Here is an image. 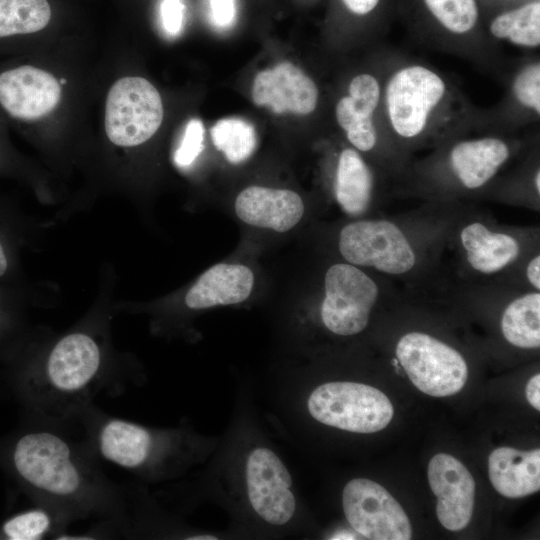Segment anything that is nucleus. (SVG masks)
<instances>
[{
	"instance_id": "nucleus-30",
	"label": "nucleus",
	"mask_w": 540,
	"mask_h": 540,
	"mask_svg": "<svg viewBox=\"0 0 540 540\" xmlns=\"http://www.w3.org/2000/svg\"><path fill=\"white\" fill-rule=\"evenodd\" d=\"M349 11L357 15L370 13L380 0H342Z\"/></svg>"
},
{
	"instance_id": "nucleus-11",
	"label": "nucleus",
	"mask_w": 540,
	"mask_h": 540,
	"mask_svg": "<svg viewBox=\"0 0 540 540\" xmlns=\"http://www.w3.org/2000/svg\"><path fill=\"white\" fill-rule=\"evenodd\" d=\"M61 99V85L51 73L24 64L0 71V108L11 119L31 122L51 113Z\"/></svg>"
},
{
	"instance_id": "nucleus-15",
	"label": "nucleus",
	"mask_w": 540,
	"mask_h": 540,
	"mask_svg": "<svg viewBox=\"0 0 540 540\" xmlns=\"http://www.w3.org/2000/svg\"><path fill=\"white\" fill-rule=\"evenodd\" d=\"M378 80L371 74L355 76L335 109L336 120L346 132L349 142L359 151L372 150L377 143L373 114L380 101Z\"/></svg>"
},
{
	"instance_id": "nucleus-18",
	"label": "nucleus",
	"mask_w": 540,
	"mask_h": 540,
	"mask_svg": "<svg viewBox=\"0 0 540 540\" xmlns=\"http://www.w3.org/2000/svg\"><path fill=\"white\" fill-rule=\"evenodd\" d=\"M508 145L485 137L457 143L450 152L451 167L463 186L477 189L488 183L507 161Z\"/></svg>"
},
{
	"instance_id": "nucleus-4",
	"label": "nucleus",
	"mask_w": 540,
	"mask_h": 540,
	"mask_svg": "<svg viewBox=\"0 0 540 540\" xmlns=\"http://www.w3.org/2000/svg\"><path fill=\"white\" fill-rule=\"evenodd\" d=\"M164 109L158 90L139 76L120 78L110 88L105 106L108 139L121 147L149 140L160 128Z\"/></svg>"
},
{
	"instance_id": "nucleus-6",
	"label": "nucleus",
	"mask_w": 540,
	"mask_h": 540,
	"mask_svg": "<svg viewBox=\"0 0 540 540\" xmlns=\"http://www.w3.org/2000/svg\"><path fill=\"white\" fill-rule=\"evenodd\" d=\"M396 356L411 382L434 397L451 396L465 385L468 376L463 356L437 338L410 332L400 338Z\"/></svg>"
},
{
	"instance_id": "nucleus-12",
	"label": "nucleus",
	"mask_w": 540,
	"mask_h": 540,
	"mask_svg": "<svg viewBox=\"0 0 540 540\" xmlns=\"http://www.w3.org/2000/svg\"><path fill=\"white\" fill-rule=\"evenodd\" d=\"M428 481L437 497L440 523L451 531L464 529L474 507L475 482L469 470L454 456L439 453L429 462Z\"/></svg>"
},
{
	"instance_id": "nucleus-27",
	"label": "nucleus",
	"mask_w": 540,
	"mask_h": 540,
	"mask_svg": "<svg viewBox=\"0 0 540 540\" xmlns=\"http://www.w3.org/2000/svg\"><path fill=\"white\" fill-rule=\"evenodd\" d=\"M204 134V126L199 119L187 123L181 144L174 155L178 166H188L200 155L204 148Z\"/></svg>"
},
{
	"instance_id": "nucleus-26",
	"label": "nucleus",
	"mask_w": 540,
	"mask_h": 540,
	"mask_svg": "<svg viewBox=\"0 0 540 540\" xmlns=\"http://www.w3.org/2000/svg\"><path fill=\"white\" fill-rule=\"evenodd\" d=\"M512 92L524 107L540 114V64L534 62L524 67L514 78Z\"/></svg>"
},
{
	"instance_id": "nucleus-13",
	"label": "nucleus",
	"mask_w": 540,
	"mask_h": 540,
	"mask_svg": "<svg viewBox=\"0 0 540 540\" xmlns=\"http://www.w3.org/2000/svg\"><path fill=\"white\" fill-rule=\"evenodd\" d=\"M251 95L257 106L268 107L277 114H310L318 102V88L314 81L290 62H282L257 73Z\"/></svg>"
},
{
	"instance_id": "nucleus-34",
	"label": "nucleus",
	"mask_w": 540,
	"mask_h": 540,
	"mask_svg": "<svg viewBox=\"0 0 540 540\" xmlns=\"http://www.w3.org/2000/svg\"><path fill=\"white\" fill-rule=\"evenodd\" d=\"M534 185L538 193H540V172L537 170L534 178Z\"/></svg>"
},
{
	"instance_id": "nucleus-32",
	"label": "nucleus",
	"mask_w": 540,
	"mask_h": 540,
	"mask_svg": "<svg viewBox=\"0 0 540 540\" xmlns=\"http://www.w3.org/2000/svg\"><path fill=\"white\" fill-rule=\"evenodd\" d=\"M526 276L529 283L537 290L540 289V256L530 260L526 268Z\"/></svg>"
},
{
	"instance_id": "nucleus-9",
	"label": "nucleus",
	"mask_w": 540,
	"mask_h": 540,
	"mask_svg": "<svg viewBox=\"0 0 540 540\" xmlns=\"http://www.w3.org/2000/svg\"><path fill=\"white\" fill-rule=\"evenodd\" d=\"M342 505L351 527L371 540H409L408 516L396 499L370 479L350 480L343 489Z\"/></svg>"
},
{
	"instance_id": "nucleus-31",
	"label": "nucleus",
	"mask_w": 540,
	"mask_h": 540,
	"mask_svg": "<svg viewBox=\"0 0 540 540\" xmlns=\"http://www.w3.org/2000/svg\"><path fill=\"white\" fill-rule=\"evenodd\" d=\"M526 398L530 405L540 410V375L536 374L530 378L526 385Z\"/></svg>"
},
{
	"instance_id": "nucleus-10",
	"label": "nucleus",
	"mask_w": 540,
	"mask_h": 540,
	"mask_svg": "<svg viewBox=\"0 0 540 540\" xmlns=\"http://www.w3.org/2000/svg\"><path fill=\"white\" fill-rule=\"evenodd\" d=\"M246 484L252 509L265 522L282 526L294 516L296 502L291 475L270 449H253L246 462Z\"/></svg>"
},
{
	"instance_id": "nucleus-29",
	"label": "nucleus",
	"mask_w": 540,
	"mask_h": 540,
	"mask_svg": "<svg viewBox=\"0 0 540 540\" xmlns=\"http://www.w3.org/2000/svg\"><path fill=\"white\" fill-rule=\"evenodd\" d=\"M210 11L217 27H228L235 19V0H210Z\"/></svg>"
},
{
	"instance_id": "nucleus-22",
	"label": "nucleus",
	"mask_w": 540,
	"mask_h": 540,
	"mask_svg": "<svg viewBox=\"0 0 540 540\" xmlns=\"http://www.w3.org/2000/svg\"><path fill=\"white\" fill-rule=\"evenodd\" d=\"M491 34L514 45L536 48L540 45V3H527L498 15L490 24Z\"/></svg>"
},
{
	"instance_id": "nucleus-23",
	"label": "nucleus",
	"mask_w": 540,
	"mask_h": 540,
	"mask_svg": "<svg viewBox=\"0 0 540 540\" xmlns=\"http://www.w3.org/2000/svg\"><path fill=\"white\" fill-rule=\"evenodd\" d=\"M67 524L56 511L41 504L6 520L2 532L10 540H40L58 536L64 532Z\"/></svg>"
},
{
	"instance_id": "nucleus-25",
	"label": "nucleus",
	"mask_w": 540,
	"mask_h": 540,
	"mask_svg": "<svg viewBox=\"0 0 540 540\" xmlns=\"http://www.w3.org/2000/svg\"><path fill=\"white\" fill-rule=\"evenodd\" d=\"M427 8L448 31L465 34L471 31L479 17L476 0H424Z\"/></svg>"
},
{
	"instance_id": "nucleus-8",
	"label": "nucleus",
	"mask_w": 540,
	"mask_h": 540,
	"mask_svg": "<svg viewBox=\"0 0 540 540\" xmlns=\"http://www.w3.org/2000/svg\"><path fill=\"white\" fill-rule=\"evenodd\" d=\"M324 289L321 319L325 327L341 336L362 332L378 298L375 281L352 264L337 263L326 271Z\"/></svg>"
},
{
	"instance_id": "nucleus-5",
	"label": "nucleus",
	"mask_w": 540,
	"mask_h": 540,
	"mask_svg": "<svg viewBox=\"0 0 540 540\" xmlns=\"http://www.w3.org/2000/svg\"><path fill=\"white\" fill-rule=\"evenodd\" d=\"M446 90L442 77L425 66L397 70L385 88L387 117L394 132L404 139L422 134Z\"/></svg>"
},
{
	"instance_id": "nucleus-17",
	"label": "nucleus",
	"mask_w": 540,
	"mask_h": 540,
	"mask_svg": "<svg viewBox=\"0 0 540 540\" xmlns=\"http://www.w3.org/2000/svg\"><path fill=\"white\" fill-rule=\"evenodd\" d=\"M488 472L495 490L505 497L536 493L540 489V450L496 448L489 455Z\"/></svg>"
},
{
	"instance_id": "nucleus-21",
	"label": "nucleus",
	"mask_w": 540,
	"mask_h": 540,
	"mask_svg": "<svg viewBox=\"0 0 540 540\" xmlns=\"http://www.w3.org/2000/svg\"><path fill=\"white\" fill-rule=\"evenodd\" d=\"M504 338L519 348L540 345V293L523 294L511 301L501 318Z\"/></svg>"
},
{
	"instance_id": "nucleus-33",
	"label": "nucleus",
	"mask_w": 540,
	"mask_h": 540,
	"mask_svg": "<svg viewBox=\"0 0 540 540\" xmlns=\"http://www.w3.org/2000/svg\"><path fill=\"white\" fill-rule=\"evenodd\" d=\"M188 540H217V537L213 535H196L193 537H188Z\"/></svg>"
},
{
	"instance_id": "nucleus-2",
	"label": "nucleus",
	"mask_w": 540,
	"mask_h": 540,
	"mask_svg": "<svg viewBox=\"0 0 540 540\" xmlns=\"http://www.w3.org/2000/svg\"><path fill=\"white\" fill-rule=\"evenodd\" d=\"M102 367L101 348L89 334L74 332L57 341L26 384L43 423L59 426L79 419L108 385Z\"/></svg>"
},
{
	"instance_id": "nucleus-19",
	"label": "nucleus",
	"mask_w": 540,
	"mask_h": 540,
	"mask_svg": "<svg viewBox=\"0 0 540 540\" xmlns=\"http://www.w3.org/2000/svg\"><path fill=\"white\" fill-rule=\"evenodd\" d=\"M469 265L483 274L498 272L511 264L520 253L515 237L494 232L480 222L466 225L460 233Z\"/></svg>"
},
{
	"instance_id": "nucleus-16",
	"label": "nucleus",
	"mask_w": 540,
	"mask_h": 540,
	"mask_svg": "<svg viewBox=\"0 0 540 540\" xmlns=\"http://www.w3.org/2000/svg\"><path fill=\"white\" fill-rule=\"evenodd\" d=\"M254 276L242 264L218 263L207 269L185 296L190 309L231 305L246 300L252 291Z\"/></svg>"
},
{
	"instance_id": "nucleus-28",
	"label": "nucleus",
	"mask_w": 540,
	"mask_h": 540,
	"mask_svg": "<svg viewBox=\"0 0 540 540\" xmlns=\"http://www.w3.org/2000/svg\"><path fill=\"white\" fill-rule=\"evenodd\" d=\"M161 13L165 30L170 34L179 33L183 19V5L180 0H164Z\"/></svg>"
},
{
	"instance_id": "nucleus-1",
	"label": "nucleus",
	"mask_w": 540,
	"mask_h": 540,
	"mask_svg": "<svg viewBox=\"0 0 540 540\" xmlns=\"http://www.w3.org/2000/svg\"><path fill=\"white\" fill-rule=\"evenodd\" d=\"M97 459L86 442L68 438L49 423L18 437L11 452L19 479L68 523L90 517L123 521L126 496L100 470Z\"/></svg>"
},
{
	"instance_id": "nucleus-24",
	"label": "nucleus",
	"mask_w": 540,
	"mask_h": 540,
	"mask_svg": "<svg viewBox=\"0 0 540 540\" xmlns=\"http://www.w3.org/2000/svg\"><path fill=\"white\" fill-rule=\"evenodd\" d=\"M213 145L232 164L247 160L255 151L257 136L254 126L242 118H223L210 130Z\"/></svg>"
},
{
	"instance_id": "nucleus-3",
	"label": "nucleus",
	"mask_w": 540,
	"mask_h": 540,
	"mask_svg": "<svg viewBox=\"0 0 540 540\" xmlns=\"http://www.w3.org/2000/svg\"><path fill=\"white\" fill-rule=\"evenodd\" d=\"M307 407L311 416L331 427L355 433L384 429L394 410L379 389L355 382H329L315 388Z\"/></svg>"
},
{
	"instance_id": "nucleus-14",
	"label": "nucleus",
	"mask_w": 540,
	"mask_h": 540,
	"mask_svg": "<svg viewBox=\"0 0 540 540\" xmlns=\"http://www.w3.org/2000/svg\"><path fill=\"white\" fill-rule=\"evenodd\" d=\"M235 212L248 225L286 232L303 217L304 203L294 191L254 185L238 194Z\"/></svg>"
},
{
	"instance_id": "nucleus-7",
	"label": "nucleus",
	"mask_w": 540,
	"mask_h": 540,
	"mask_svg": "<svg viewBox=\"0 0 540 540\" xmlns=\"http://www.w3.org/2000/svg\"><path fill=\"white\" fill-rule=\"evenodd\" d=\"M338 248L349 264L392 275L409 272L416 263L407 237L388 220H361L345 225L339 234Z\"/></svg>"
},
{
	"instance_id": "nucleus-35",
	"label": "nucleus",
	"mask_w": 540,
	"mask_h": 540,
	"mask_svg": "<svg viewBox=\"0 0 540 540\" xmlns=\"http://www.w3.org/2000/svg\"><path fill=\"white\" fill-rule=\"evenodd\" d=\"M66 83V80L65 79H61L60 80V84H65Z\"/></svg>"
},
{
	"instance_id": "nucleus-20",
	"label": "nucleus",
	"mask_w": 540,
	"mask_h": 540,
	"mask_svg": "<svg viewBox=\"0 0 540 540\" xmlns=\"http://www.w3.org/2000/svg\"><path fill=\"white\" fill-rule=\"evenodd\" d=\"M372 190L373 176L366 162L356 150L344 149L338 159L334 184L340 208L352 217L362 215L369 207Z\"/></svg>"
}]
</instances>
